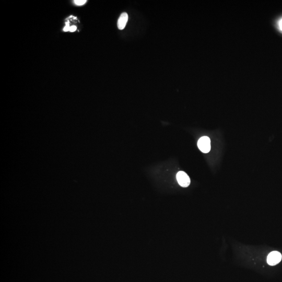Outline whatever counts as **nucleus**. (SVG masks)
Returning <instances> with one entry per match:
<instances>
[{
	"mask_svg": "<svg viewBox=\"0 0 282 282\" xmlns=\"http://www.w3.org/2000/svg\"><path fill=\"white\" fill-rule=\"evenodd\" d=\"M86 2H87L86 0H75L74 1V3L76 5H79V6L84 5V4L86 3Z\"/></svg>",
	"mask_w": 282,
	"mask_h": 282,
	"instance_id": "5",
	"label": "nucleus"
},
{
	"mask_svg": "<svg viewBox=\"0 0 282 282\" xmlns=\"http://www.w3.org/2000/svg\"><path fill=\"white\" fill-rule=\"evenodd\" d=\"M76 29H77V27L76 26H70V32H74L76 30Z\"/></svg>",
	"mask_w": 282,
	"mask_h": 282,
	"instance_id": "7",
	"label": "nucleus"
},
{
	"mask_svg": "<svg viewBox=\"0 0 282 282\" xmlns=\"http://www.w3.org/2000/svg\"><path fill=\"white\" fill-rule=\"evenodd\" d=\"M176 178L179 185L183 187H187L190 184V179L186 172L179 171L177 174Z\"/></svg>",
	"mask_w": 282,
	"mask_h": 282,
	"instance_id": "2",
	"label": "nucleus"
},
{
	"mask_svg": "<svg viewBox=\"0 0 282 282\" xmlns=\"http://www.w3.org/2000/svg\"><path fill=\"white\" fill-rule=\"evenodd\" d=\"M198 147L204 153H207L211 150V141L207 136H202L198 142Z\"/></svg>",
	"mask_w": 282,
	"mask_h": 282,
	"instance_id": "1",
	"label": "nucleus"
},
{
	"mask_svg": "<svg viewBox=\"0 0 282 282\" xmlns=\"http://www.w3.org/2000/svg\"><path fill=\"white\" fill-rule=\"evenodd\" d=\"M128 21V15L126 12L123 13L121 14L120 16L119 17L118 21V27L120 30L124 29L126 27V24Z\"/></svg>",
	"mask_w": 282,
	"mask_h": 282,
	"instance_id": "4",
	"label": "nucleus"
},
{
	"mask_svg": "<svg viewBox=\"0 0 282 282\" xmlns=\"http://www.w3.org/2000/svg\"><path fill=\"white\" fill-rule=\"evenodd\" d=\"M279 26L280 29L281 31H282V18L280 19V21H279Z\"/></svg>",
	"mask_w": 282,
	"mask_h": 282,
	"instance_id": "8",
	"label": "nucleus"
},
{
	"mask_svg": "<svg viewBox=\"0 0 282 282\" xmlns=\"http://www.w3.org/2000/svg\"><path fill=\"white\" fill-rule=\"evenodd\" d=\"M282 255L278 251H273L268 255L267 262L270 265H276L280 262L282 260Z\"/></svg>",
	"mask_w": 282,
	"mask_h": 282,
	"instance_id": "3",
	"label": "nucleus"
},
{
	"mask_svg": "<svg viewBox=\"0 0 282 282\" xmlns=\"http://www.w3.org/2000/svg\"><path fill=\"white\" fill-rule=\"evenodd\" d=\"M70 24H69V22H66V26L63 28V31H65V32L70 31Z\"/></svg>",
	"mask_w": 282,
	"mask_h": 282,
	"instance_id": "6",
	"label": "nucleus"
}]
</instances>
